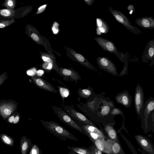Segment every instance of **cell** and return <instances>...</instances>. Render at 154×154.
I'll return each mask as SVG.
<instances>
[{
    "mask_svg": "<svg viewBox=\"0 0 154 154\" xmlns=\"http://www.w3.org/2000/svg\"><path fill=\"white\" fill-rule=\"evenodd\" d=\"M111 152V154H119L122 149L118 143L111 139L106 140Z\"/></svg>",
    "mask_w": 154,
    "mask_h": 154,
    "instance_id": "cell-19",
    "label": "cell"
},
{
    "mask_svg": "<svg viewBox=\"0 0 154 154\" xmlns=\"http://www.w3.org/2000/svg\"><path fill=\"white\" fill-rule=\"evenodd\" d=\"M92 142L96 147L101 152L108 154H111L109 146L105 138H100Z\"/></svg>",
    "mask_w": 154,
    "mask_h": 154,
    "instance_id": "cell-17",
    "label": "cell"
},
{
    "mask_svg": "<svg viewBox=\"0 0 154 154\" xmlns=\"http://www.w3.org/2000/svg\"><path fill=\"white\" fill-rule=\"evenodd\" d=\"M110 110V107L108 106L105 105L102 108L101 111V113L103 116H105L109 113Z\"/></svg>",
    "mask_w": 154,
    "mask_h": 154,
    "instance_id": "cell-30",
    "label": "cell"
},
{
    "mask_svg": "<svg viewBox=\"0 0 154 154\" xmlns=\"http://www.w3.org/2000/svg\"><path fill=\"white\" fill-rule=\"evenodd\" d=\"M78 93L81 97L87 98L91 95L92 93L89 89L86 88L79 89L78 90Z\"/></svg>",
    "mask_w": 154,
    "mask_h": 154,
    "instance_id": "cell-27",
    "label": "cell"
},
{
    "mask_svg": "<svg viewBox=\"0 0 154 154\" xmlns=\"http://www.w3.org/2000/svg\"><path fill=\"white\" fill-rule=\"evenodd\" d=\"M17 3L16 0H5L1 6L6 9L14 10Z\"/></svg>",
    "mask_w": 154,
    "mask_h": 154,
    "instance_id": "cell-25",
    "label": "cell"
},
{
    "mask_svg": "<svg viewBox=\"0 0 154 154\" xmlns=\"http://www.w3.org/2000/svg\"><path fill=\"white\" fill-rule=\"evenodd\" d=\"M16 114V112H14L12 115L10 116L6 120L7 122L9 123L12 124Z\"/></svg>",
    "mask_w": 154,
    "mask_h": 154,
    "instance_id": "cell-38",
    "label": "cell"
},
{
    "mask_svg": "<svg viewBox=\"0 0 154 154\" xmlns=\"http://www.w3.org/2000/svg\"><path fill=\"white\" fill-rule=\"evenodd\" d=\"M154 109V100H149L146 103L142 115L145 122H147L148 117L153 111Z\"/></svg>",
    "mask_w": 154,
    "mask_h": 154,
    "instance_id": "cell-18",
    "label": "cell"
},
{
    "mask_svg": "<svg viewBox=\"0 0 154 154\" xmlns=\"http://www.w3.org/2000/svg\"><path fill=\"white\" fill-rule=\"evenodd\" d=\"M127 9L129 12V14H131L134 13L135 12V9L134 6L132 5H129Z\"/></svg>",
    "mask_w": 154,
    "mask_h": 154,
    "instance_id": "cell-37",
    "label": "cell"
},
{
    "mask_svg": "<svg viewBox=\"0 0 154 154\" xmlns=\"http://www.w3.org/2000/svg\"><path fill=\"white\" fill-rule=\"evenodd\" d=\"M52 67V65L51 63H49V64L48 66L47 67V69H51Z\"/></svg>",
    "mask_w": 154,
    "mask_h": 154,
    "instance_id": "cell-43",
    "label": "cell"
},
{
    "mask_svg": "<svg viewBox=\"0 0 154 154\" xmlns=\"http://www.w3.org/2000/svg\"><path fill=\"white\" fill-rule=\"evenodd\" d=\"M59 73L61 76L63 77L65 80L76 82L81 79L79 75L75 72L66 69H61Z\"/></svg>",
    "mask_w": 154,
    "mask_h": 154,
    "instance_id": "cell-13",
    "label": "cell"
},
{
    "mask_svg": "<svg viewBox=\"0 0 154 154\" xmlns=\"http://www.w3.org/2000/svg\"><path fill=\"white\" fill-rule=\"evenodd\" d=\"M75 57L76 59L81 62L83 63L85 60V58L81 54H76L75 55Z\"/></svg>",
    "mask_w": 154,
    "mask_h": 154,
    "instance_id": "cell-36",
    "label": "cell"
},
{
    "mask_svg": "<svg viewBox=\"0 0 154 154\" xmlns=\"http://www.w3.org/2000/svg\"><path fill=\"white\" fill-rule=\"evenodd\" d=\"M42 58L44 61H47V62H49L51 61V59L48 57H46L45 56H43Z\"/></svg>",
    "mask_w": 154,
    "mask_h": 154,
    "instance_id": "cell-42",
    "label": "cell"
},
{
    "mask_svg": "<svg viewBox=\"0 0 154 154\" xmlns=\"http://www.w3.org/2000/svg\"><path fill=\"white\" fill-rule=\"evenodd\" d=\"M118 103L122 104L125 106L128 107L131 103V99L128 93L124 91L119 93L115 97Z\"/></svg>",
    "mask_w": 154,
    "mask_h": 154,
    "instance_id": "cell-15",
    "label": "cell"
},
{
    "mask_svg": "<svg viewBox=\"0 0 154 154\" xmlns=\"http://www.w3.org/2000/svg\"><path fill=\"white\" fill-rule=\"evenodd\" d=\"M68 154H77L74 152H72V151H70V152L68 153Z\"/></svg>",
    "mask_w": 154,
    "mask_h": 154,
    "instance_id": "cell-44",
    "label": "cell"
},
{
    "mask_svg": "<svg viewBox=\"0 0 154 154\" xmlns=\"http://www.w3.org/2000/svg\"><path fill=\"white\" fill-rule=\"evenodd\" d=\"M97 62L99 67L114 75H117L116 65L111 60L105 57H98Z\"/></svg>",
    "mask_w": 154,
    "mask_h": 154,
    "instance_id": "cell-7",
    "label": "cell"
},
{
    "mask_svg": "<svg viewBox=\"0 0 154 154\" xmlns=\"http://www.w3.org/2000/svg\"><path fill=\"white\" fill-rule=\"evenodd\" d=\"M29 154H43L41 150L36 144L33 145Z\"/></svg>",
    "mask_w": 154,
    "mask_h": 154,
    "instance_id": "cell-28",
    "label": "cell"
},
{
    "mask_svg": "<svg viewBox=\"0 0 154 154\" xmlns=\"http://www.w3.org/2000/svg\"><path fill=\"white\" fill-rule=\"evenodd\" d=\"M135 138L139 145L146 152L150 154H154L153 146L148 140L141 135H136Z\"/></svg>",
    "mask_w": 154,
    "mask_h": 154,
    "instance_id": "cell-11",
    "label": "cell"
},
{
    "mask_svg": "<svg viewBox=\"0 0 154 154\" xmlns=\"http://www.w3.org/2000/svg\"><path fill=\"white\" fill-rule=\"evenodd\" d=\"M97 44L104 51L115 54L122 62L127 59L126 56L117 50L115 44L112 41L100 37L94 38Z\"/></svg>",
    "mask_w": 154,
    "mask_h": 154,
    "instance_id": "cell-2",
    "label": "cell"
},
{
    "mask_svg": "<svg viewBox=\"0 0 154 154\" xmlns=\"http://www.w3.org/2000/svg\"><path fill=\"white\" fill-rule=\"evenodd\" d=\"M15 22L14 18H6L0 17V29H3Z\"/></svg>",
    "mask_w": 154,
    "mask_h": 154,
    "instance_id": "cell-22",
    "label": "cell"
},
{
    "mask_svg": "<svg viewBox=\"0 0 154 154\" xmlns=\"http://www.w3.org/2000/svg\"><path fill=\"white\" fill-rule=\"evenodd\" d=\"M134 101L136 112L140 115L144 104V95L143 89L139 84L136 88Z\"/></svg>",
    "mask_w": 154,
    "mask_h": 154,
    "instance_id": "cell-8",
    "label": "cell"
},
{
    "mask_svg": "<svg viewBox=\"0 0 154 154\" xmlns=\"http://www.w3.org/2000/svg\"><path fill=\"white\" fill-rule=\"evenodd\" d=\"M58 24L56 22H55L52 28V30L53 33L55 34H57L58 32Z\"/></svg>",
    "mask_w": 154,
    "mask_h": 154,
    "instance_id": "cell-35",
    "label": "cell"
},
{
    "mask_svg": "<svg viewBox=\"0 0 154 154\" xmlns=\"http://www.w3.org/2000/svg\"><path fill=\"white\" fill-rule=\"evenodd\" d=\"M43 126L50 133L60 140L65 141L69 139L75 141L78 139L74 135L58 123L53 121H45L40 120Z\"/></svg>",
    "mask_w": 154,
    "mask_h": 154,
    "instance_id": "cell-1",
    "label": "cell"
},
{
    "mask_svg": "<svg viewBox=\"0 0 154 154\" xmlns=\"http://www.w3.org/2000/svg\"><path fill=\"white\" fill-rule=\"evenodd\" d=\"M20 115L19 113L17 112H16L12 124H18L20 121Z\"/></svg>",
    "mask_w": 154,
    "mask_h": 154,
    "instance_id": "cell-33",
    "label": "cell"
},
{
    "mask_svg": "<svg viewBox=\"0 0 154 154\" xmlns=\"http://www.w3.org/2000/svg\"><path fill=\"white\" fill-rule=\"evenodd\" d=\"M51 107L54 112L61 121L72 128L86 135L83 130L62 108L55 106H52Z\"/></svg>",
    "mask_w": 154,
    "mask_h": 154,
    "instance_id": "cell-4",
    "label": "cell"
},
{
    "mask_svg": "<svg viewBox=\"0 0 154 154\" xmlns=\"http://www.w3.org/2000/svg\"><path fill=\"white\" fill-rule=\"evenodd\" d=\"M33 146L31 140L26 136H22L20 140V148L21 154H27L29 150Z\"/></svg>",
    "mask_w": 154,
    "mask_h": 154,
    "instance_id": "cell-16",
    "label": "cell"
},
{
    "mask_svg": "<svg viewBox=\"0 0 154 154\" xmlns=\"http://www.w3.org/2000/svg\"><path fill=\"white\" fill-rule=\"evenodd\" d=\"M0 137L2 141L5 144L11 146L14 145V141L13 139L5 134L2 133Z\"/></svg>",
    "mask_w": 154,
    "mask_h": 154,
    "instance_id": "cell-24",
    "label": "cell"
},
{
    "mask_svg": "<svg viewBox=\"0 0 154 154\" xmlns=\"http://www.w3.org/2000/svg\"><path fill=\"white\" fill-rule=\"evenodd\" d=\"M32 79L35 85L39 88L51 92L57 93L55 87L43 79L38 76H32Z\"/></svg>",
    "mask_w": 154,
    "mask_h": 154,
    "instance_id": "cell-10",
    "label": "cell"
},
{
    "mask_svg": "<svg viewBox=\"0 0 154 154\" xmlns=\"http://www.w3.org/2000/svg\"><path fill=\"white\" fill-rule=\"evenodd\" d=\"M96 31L97 34L100 35L102 34H106L109 30L108 24L102 18H97L96 19Z\"/></svg>",
    "mask_w": 154,
    "mask_h": 154,
    "instance_id": "cell-14",
    "label": "cell"
},
{
    "mask_svg": "<svg viewBox=\"0 0 154 154\" xmlns=\"http://www.w3.org/2000/svg\"><path fill=\"white\" fill-rule=\"evenodd\" d=\"M90 151L92 154H102V152L98 149L95 146L91 147Z\"/></svg>",
    "mask_w": 154,
    "mask_h": 154,
    "instance_id": "cell-32",
    "label": "cell"
},
{
    "mask_svg": "<svg viewBox=\"0 0 154 154\" xmlns=\"http://www.w3.org/2000/svg\"><path fill=\"white\" fill-rule=\"evenodd\" d=\"M60 93L63 97H67L69 94V92L67 89L60 87L59 88Z\"/></svg>",
    "mask_w": 154,
    "mask_h": 154,
    "instance_id": "cell-29",
    "label": "cell"
},
{
    "mask_svg": "<svg viewBox=\"0 0 154 154\" xmlns=\"http://www.w3.org/2000/svg\"><path fill=\"white\" fill-rule=\"evenodd\" d=\"M136 24L145 29L154 28V19L152 17H143L138 18L135 20Z\"/></svg>",
    "mask_w": 154,
    "mask_h": 154,
    "instance_id": "cell-12",
    "label": "cell"
},
{
    "mask_svg": "<svg viewBox=\"0 0 154 154\" xmlns=\"http://www.w3.org/2000/svg\"><path fill=\"white\" fill-rule=\"evenodd\" d=\"M8 78L7 73L6 72L0 75V87L2 84L5 80Z\"/></svg>",
    "mask_w": 154,
    "mask_h": 154,
    "instance_id": "cell-31",
    "label": "cell"
},
{
    "mask_svg": "<svg viewBox=\"0 0 154 154\" xmlns=\"http://www.w3.org/2000/svg\"><path fill=\"white\" fill-rule=\"evenodd\" d=\"M105 129L111 139L117 142L118 141L116 131L112 126L109 125H106Z\"/></svg>",
    "mask_w": 154,
    "mask_h": 154,
    "instance_id": "cell-23",
    "label": "cell"
},
{
    "mask_svg": "<svg viewBox=\"0 0 154 154\" xmlns=\"http://www.w3.org/2000/svg\"><path fill=\"white\" fill-rule=\"evenodd\" d=\"M63 108L73 119L87 125L94 126L93 123L85 116L77 112L72 106H64Z\"/></svg>",
    "mask_w": 154,
    "mask_h": 154,
    "instance_id": "cell-6",
    "label": "cell"
},
{
    "mask_svg": "<svg viewBox=\"0 0 154 154\" xmlns=\"http://www.w3.org/2000/svg\"><path fill=\"white\" fill-rule=\"evenodd\" d=\"M18 104L11 100H0V116L3 119L6 120L17 109Z\"/></svg>",
    "mask_w": 154,
    "mask_h": 154,
    "instance_id": "cell-5",
    "label": "cell"
},
{
    "mask_svg": "<svg viewBox=\"0 0 154 154\" xmlns=\"http://www.w3.org/2000/svg\"><path fill=\"white\" fill-rule=\"evenodd\" d=\"M46 6V5H45L40 7L38 9V11L36 14H39L42 12L44 11Z\"/></svg>",
    "mask_w": 154,
    "mask_h": 154,
    "instance_id": "cell-40",
    "label": "cell"
},
{
    "mask_svg": "<svg viewBox=\"0 0 154 154\" xmlns=\"http://www.w3.org/2000/svg\"><path fill=\"white\" fill-rule=\"evenodd\" d=\"M30 36L34 41H38L39 38L38 36L35 33H32L30 34Z\"/></svg>",
    "mask_w": 154,
    "mask_h": 154,
    "instance_id": "cell-39",
    "label": "cell"
},
{
    "mask_svg": "<svg viewBox=\"0 0 154 154\" xmlns=\"http://www.w3.org/2000/svg\"><path fill=\"white\" fill-rule=\"evenodd\" d=\"M109 10L115 19L122 24L126 29L135 34H141L142 31L136 26L133 25L128 18L121 12L113 9L110 7Z\"/></svg>",
    "mask_w": 154,
    "mask_h": 154,
    "instance_id": "cell-3",
    "label": "cell"
},
{
    "mask_svg": "<svg viewBox=\"0 0 154 154\" xmlns=\"http://www.w3.org/2000/svg\"><path fill=\"white\" fill-rule=\"evenodd\" d=\"M111 114L113 115H116L118 114H122V112L120 109L117 108H114L112 110Z\"/></svg>",
    "mask_w": 154,
    "mask_h": 154,
    "instance_id": "cell-34",
    "label": "cell"
},
{
    "mask_svg": "<svg viewBox=\"0 0 154 154\" xmlns=\"http://www.w3.org/2000/svg\"><path fill=\"white\" fill-rule=\"evenodd\" d=\"M15 13V10L14 9H0V17L9 19L14 18Z\"/></svg>",
    "mask_w": 154,
    "mask_h": 154,
    "instance_id": "cell-21",
    "label": "cell"
},
{
    "mask_svg": "<svg viewBox=\"0 0 154 154\" xmlns=\"http://www.w3.org/2000/svg\"><path fill=\"white\" fill-rule=\"evenodd\" d=\"M83 131L85 133L86 135H87L92 141L100 138H105L104 135H99L87 131Z\"/></svg>",
    "mask_w": 154,
    "mask_h": 154,
    "instance_id": "cell-26",
    "label": "cell"
},
{
    "mask_svg": "<svg viewBox=\"0 0 154 154\" xmlns=\"http://www.w3.org/2000/svg\"><path fill=\"white\" fill-rule=\"evenodd\" d=\"M154 39L150 40L146 45L143 54L141 55L142 60L147 62L151 60L153 63L154 60Z\"/></svg>",
    "mask_w": 154,
    "mask_h": 154,
    "instance_id": "cell-9",
    "label": "cell"
},
{
    "mask_svg": "<svg viewBox=\"0 0 154 154\" xmlns=\"http://www.w3.org/2000/svg\"><path fill=\"white\" fill-rule=\"evenodd\" d=\"M94 0H85L86 3L89 5H91L93 3L94 1Z\"/></svg>",
    "mask_w": 154,
    "mask_h": 154,
    "instance_id": "cell-41",
    "label": "cell"
},
{
    "mask_svg": "<svg viewBox=\"0 0 154 154\" xmlns=\"http://www.w3.org/2000/svg\"><path fill=\"white\" fill-rule=\"evenodd\" d=\"M67 148L68 149L77 154H92L90 150L85 147L68 146Z\"/></svg>",
    "mask_w": 154,
    "mask_h": 154,
    "instance_id": "cell-20",
    "label": "cell"
}]
</instances>
